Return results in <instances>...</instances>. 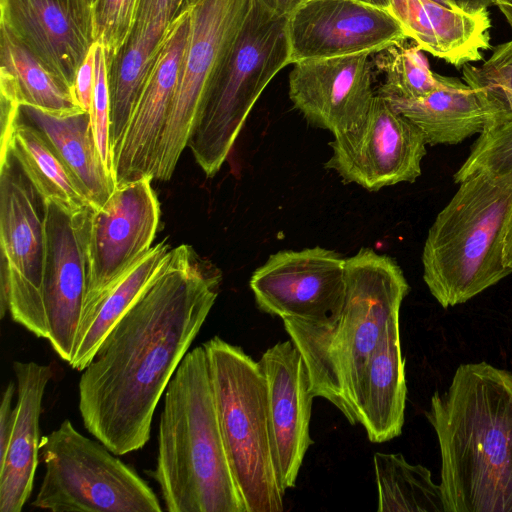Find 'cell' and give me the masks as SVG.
Masks as SVG:
<instances>
[{
  "label": "cell",
  "instance_id": "3",
  "mask_svg": "<svg viewBox=\"0 0 512 512\" xmlns=\"http://www.w3.org/2000/svg\"><path fill=\"white\" fill-rule=\"evenodd\" d=\"M408 292L395 260L363 247L346 259L344 302L332 324L282 319L304 360L314 396L332 403L352 425L358 423L353 398L364 367L399 318Z\"/></svg>",
  "mask_w": 512,
  "mask_h": 512
},
{
  "label": "cell",
  "instance_id": "12",
  "mask_svg": "<svg viewBox=\"0 0 512 512\" xmlns=\"http://www.w3.org/2000/svg\"><path fill=\"white\" fill-rule=\"evenodd\" d=\"M426 145L421 129L376 94L363 122L329 143L332 155L325 167L344 183L377 191L414 182L421 175Z\"/></svg>",
  "mask_w": 512,
  "mask_h": 512
},
{
  "label": "cell",
  "instance_id": "29",
  "mask_svg": "<svg viewBox=\"0 0 512 512\" xmlns=\"http://www.w3.org/2000/svg\"><path fill=\"white\" fill-rule=\"evenodd\" d=\"M378 512H445L440 484L428 468L410 464L401 453L373 457Z\"/></svg>",
  "mask_w": 512,
  "mask_h": 512
},
{
  "label": "cell",
  "instance_id": "31",
  "mask_svg": "<svg viewBox=\"0 0 512 512\" xmlns=\"http://www.w3.org/2000/svg\"><path fill=\"white\" fill-rule=\"evenodd\" d=\"M463 79L487 110L485 127L512 121V40L497 46L481 66L465 64Z\"/></svg>",
  "mask_w": 512,
  "mask_h": 512
},
{
  "label": "cell",
  "instance_id": "14",
  "mask_svg": "<svg viewBox=\"0 0 512 512\" xmlns=\"http://www.w3.org/2000/svg\"><path fill=\"white\" fill-rule=\"evenodd\" d=\"M288 36L291 64L379 53L409 39L390 10L358 0H301L288 14Z\"/></svg>",
  "mask_w": 512,
  "mask_h": 512
},
{
  "label": "cell",
  "instance_id": "42",
  "mask_svg": "<svg viewBox=\"0 0 512 512\" xmlns=\"http://www.w3.org/2000/svg\"><path fill=\"white\" fill-rule=\"evenodd\" d=\"M358 1L378 7V8L389 10L391 0H358Z\"/></svg>",
  "mask_w": 512,
  "mask_h": 512
},
{
  "label": "cell",
  "instance_id": "15",
  "mask_svg": "<svg viewBox=\"0 0 512 512\" xmlns=\"http://www.w3.org/2000/svg\"><path fill=\"white\" fill-rule=\"evenodd\" d=\"M190 15L181 8L169 24L160 49L113 156L116 186L151 177L167 122L187 42Z\"/></svg>",
  "mask_w": 512,
  "mask_h": 512
},
{
  "label": "cell",
  "instance_id": "30",
  "mask_svg": "<svg viewBox=\"0 0 512 512\" xmlns=\"http://www.w3.org/2000/svg\"><path fill=\"white\" fill-rule=\"evenodd\" d=\"M375 64L384 75L378 94L419 99L441 85L442 75L434 73L422 50L403 41L378 53Z\"/></svg>",
  "mask_w": 512,
  "mask_h": 512
},
{
  "label": "cell",
  "instance_id": "16",
  "mask_svg": "<svg viewBox=\"0 0 512 512\" xmlns=\"http://www.w3.org/2000/svg\"><path fill=\"white\" fill-rule=\"evenodd\" d=\"M369 53L304 59L293 63L289 98L313 126L334 136L357 128L375 94Z\"/></svg>",
  "mask_w": 512,
  "mask_h": 512
},
{
  "label": "cell",
  "instance_id": "9",
  "mask_svg": "<svg viewBox=\"0 0 512 512\" xmlns=\"http://www.w3.org/2000/svg\"><path fill=\"white\" fill-rule=\"evenodd\" d=\"M0 247V318L8 312L47 339L44 203L9 151L0 155Z\"/></svg>",
  "mask_w": 512,
  "mask_h": 512
},
{
  "label": "cell",
  "instance_id": "22",
  "mask_svg": "<svg viewBox=\"0 0 512 512\" xmlns=\"http://www.w3.org/2000/svg\"><path fill=\"white\" fill-rule=\"evenodd\" d=\"M407 398L405 360L399 318L387 328L354 392L353 404L373 443L389 441L402 432Z\"/></svg>",
  "mask_w": 512,
  "mask_h": 512
},
{
  "label": "cell",
  "instance_id": "39",
  "mask_svg": "<svg viewBox=\"0 0 512 512\" xmlns=\"http://www.w3.org/2000/svg\"><path fill=\"white\" fill-rule=\"evenodd\" d=\"M268 8L280 15H288L300 0H261Z\"/></svg>",
  "mask_w": 512,
  "mask_h": 512
},
{
  "label": "cell",
  "instance_id": "28",
  "mask_svg": "<svg viewBox=\"0 0 512 512\" xmlns=\"http://www.w3.org/2000/svg\"><path fill=\"white\" fill-rule=\"evenodd\" d=\"M165 32L166 30L153 26L134 28L125 46L107 66L112 163Z\"/></svg>",
  "mask_w": 512,
  "mask_h": 512
},
{
  "label": "cell",
  "instance_id": "40",
  "mask_svg": "<svg viewBox=\"0 0 512 512\" xmlns=\"http://www.w3.org/2000/svg\"><path fill=\"white\" fill-rule=\"evenodd\" d=\"M504 261L506 266L512 270V210L504 236Z\"/></svg>",
  "mask_w": 512,
  "mask_h": 512
},
{
  "label": "cell",
  "instance_id": "43",
  "mask_svg": "<svg viewBox=\"0 0 512 512\" xmlns=\"http://www.w3.org/2000/svg\"><path fill=\"white\" fill-rule=\"evenodd\" d=\"M434 1H436V2H438L440 4H443V5H445V6L449 7V8L457 9L449 0H434ZM457 10H459V9H457Z\"/></svg>",
  "mask_w": 512,
  "mask_h": 512
},
{
  "label": "cell",
  "instance_id": "18",
  "mask_svg": "<svg viewBox=\"0 0 512 512\" xmlns=\"http://www.w3.org/2000/svg\"><path fill=\"white\" fill-rule=\"evenodd\" d=\"M267 389L272 447L282 487L296 480L309 447L312 400L315 398L304 360L291 340L267 349L258 361Z\"/></svg>",
  "mask_w": 512,
  "mask_h": 512
},
{
  "label": "cell",
  "instance_id": "7",
  "mask_svg": "<svg viewBox=\"0 0 512 512\" xmlns=\"http://www.w3.org/2000/svg\"><path fill=\"white\" fill-rule=\"evenodd\" d=\"M289 64L288 15L277 14L261 0H253L188 139L187 147L206 177L220 170L255 102L272 78Z\"/></svg>",
  "mask_w": 512,
  "mask_h": 512
},
{
  "label": "cell",
  "instance_id": "38",
  "mask_svg": "<svg viewBox=\"0 0 512 512\" xmlns=\"http://www.w3.org/2000/svg\"><path fill=\"white\" fill-rule=\"evenodd\" d=\"M457 9L475 14L484 11L491 5V0H449Z\"/></svg>",
  "mask_w": 512,
  "mask_h": 512
},
{
  "label": "cell",
  "instance_id": "13",
  "mask_svg": "<svg viewBox=\"0 0 512 512\" xmlns=\"http://www.w3.org/2000/svg\"><path fill=\"white\" fill-rule=\"evenodd\" d=\"M345 263L335 251L312 247L269 256L250 278L263 312L312 324H332L345 297Z\"/></svg>",
  "mask_w": 512,
  "mask_h": 512
},
{
  "label": "cell",
  "instance_id": "5",
  "mask_svg": "<svg viewBox=\"0 0 512 512\" xmlns=\"http://www.w3.org/2000/svg\"><path fill=\"white\" fill-rule=\"evenodd\" d=\"M512 210V169L465 177L437 214L422 253L423 279L443 308L463 304L512 273L504 236Z\"/></svg>",
  "mask_w": 512,
  "mask_h": 512
},
{
  "label": "cell",
  "instance_id": "44",
  "mask_svg": "<svg viewBox=\"0 0 512 512\" xmlns=\"http://www.w3.org/2000/svg\"><path fill=\"white\" fill-rule=\"evenodd\" d=\"M97 0H89V2L91 3V5H93Z\"/></svg>",
  "mask_w": 512,
  "mask_h": 512
},
{
  "label": "cell",
  "instance_id": "23",
  "mask_svg": "<svg viewBox=\"0 0 512 512\" xmlns=\"http://www.w3.org/2000/svg\"><path fill=\"white\" fill-rule=\"evenodd\" d=\"M19 114L45 137L92 206H102L116 182L99 152L90 112L60 115L22 105Z\"/></svg>",
  "mask_w": 512,
  "mask_h": 512
},
{
  "label": "cell",
  "instance_id": "25",
  "mask_svg": "<svg viewBox=\"0 0 512 512\" xmlns=\"http://www.w3.org/2000/svg\"><path fill=\"white\" fill-rule=\"evenodd\" d=\"M171 246L165 240L143 253L83 309L69 365L83 371L114 325L153 282Z\"/></svg>",
  "mask_w": 512,
  "mask_h": 512
},
{
  "label": "cell",
  "instance_id": "21",
  "mask_svg": "<svg viewBox=\"0 0 512 512\" xmlns=\"http://www.w3.org/2000/svg\"><path fill=\"white\" fill-rule=\"evenodd\" d=\"M389 10L422 51L461 67L490 47L488 10L475 14L434 0H391Z\"/></svg>",
  "mask_w": 512,
  "mask_h": 512
},
{
  "label": "cell",
  "instance_id": "20",
  "mask_svg": "<svg viewBox=\"0 0 512 512\" xmlns=\"http://www.w3.org/2000/svg\"><path fill=\"white\" fill-rule=\"evenodd\" d=\"M17 403L15 421L4 457L0 460V512H20L29 499L39 462L40 415L49 365L13 362Z\"/></svg>",
  "mask_w": 512,
  "mask_h": 512
},
{
  "label": "cell",
  "instance_id": "24",
  "mask_svg": "<svg viewBox=\"0 0 512 512\" xmlns=\"http://www.w3.org/2000/svg\"><path fill=\"white\" fill-rule=\"evenodd\" d=\"M0 62L2 121L15 120L22 105L60 115L83 110L74 89L48 70L2 24Z\"/></svg>",
  "mask_w": 512,
  "mask_h": 512
},
{
  "label": "cell",
  "instance_id": "1",
  "mask_svg": "<svg viewBox=\"0 0 512 512\" xmlns=\"http://www.w3.org/2000/svg\"><path fill=\"white\" fill-rule=\"evenodd\" d=\"M220 270L188 244L107 334L79 380L85 428L117 456L150 438L158 402L211 311Z\"/></svg>",
  "mask_w": 512,
  "mask_h": 512
},
{
  "label": "cell",
  "instance_id": "10",
  "mask_svg": "<svg viewBox=\"0 0 512 512\" xmlns=\"http://www.w3.org/2000/svg\"><path fill=\"white\" fill-rule=\"evenodd\" d=\"M253 0H188L187 42L153 177L168 181L187 147L199 109L219 77Z\"/></svg>",
  "mask_w": 512,
  "mask_h": 512
},
{
  "label": "cell",
  "instance_id": "45",
  "mask_svg": "<svg viewBox=\"0 0 512 512\" xmlns=\"http://www.w3.org/2000/svg\"><path fill=\"white\" fill-rule=\"evenodd\" d=\"M301 1V0H300Z\"/></svg>",
  "mask_w": 512,
  "mask_h": 512
},
{
  "label": "cell",
  "instance_id": "17",
  "mask_svg": "<svg viewBox=\"0 0 512 512\" xmlns=\"http://www.w3.org/2000/svg\"><path fill=\"white\" fill-rule=\"evenodd\" d=\"M0 24L48 70L74 89L95 42L89 0H0Z\"/></svg>",
  "mask_w": 512,
  "mask_h": 512
},
{
  "label": "cell",
  "instance_id": "33",
  "mask_svg": "<svg viewBox=\"0 0 512 512\" xmlns=\"http://www.w3.org/2000/svg\"><path fill=\"white\" fill-rule=\"evenodd\" d=\"M480 168L494 171L512 169V121L483 129L467 159L454 174L455 183L459 184L465 177Z\"/></svg>",
  "mask_w": 512,
  "mask_h": 512
},
{
  "label": "cell",
  "instance_id": "2",
  "mask_svg": "<svg viewBox=\"0 0 512 512\" xmlns=\"http://www.w3.org/2000/svg\"><path fill=\"white\" fill-rule=\"evenodd\" d=\"M425 416L441 454L445 512H512V373L461 364Z\"/></svg>",
  "mask_w": 512,
  "mask_h": 512
},
{
  "label": "cell",
  "instance_id": "37",
  "mask_svg": "<svg viewBox=\"0 0 512 512\" xmlns=\"http://www.w3.org/2000/svg\"><path fill=\"white\" fill-rule=\"evenodd\" d=\"M15 385L10 382L2 395L0 405V460L4 457L15 421V407L12 408V399Z\"/></svg>",
  "mask_w": 512,
  "mask_h": 512
},
{
  "label": "cell",
  "instance_id": "19",
  "mask_svg": "<svg viewBox=\"0 0 512 512\" xmlns=\"http://www.w3.org/2000/svg\"><path fill=\"white\" fill-rule=\"evenodd\" d=\"M46 257L43 300L48 338L66 362L72 356L87 288L86 261L78 212L44 203Z\"/></svg>",
  "mask_w": 512,
  "mask_h": 512
},
{
  "label": "cell",
  "instance_id": "41",
  "mask_svg": "<svg viewBox=\"0 0 512 512\" xmlns=\"http://www.w3.org/2000/svg\"><path fill=\"white\" fill-rule=\"evenodd\" d=\"M491 5H497L512 29V0H491Z\"/></svg>",
  "mask_w": 512,
  "mask_h": 512
},
{
  "label": "cell",
  "instance_id": "27",
  "mask_svg": "<svg viewBox=\"0 0 512 512\" xmlns=\"http://www.w3.org/2000/svg\"><path fill=\"white\" fill-rule=\"evenodd\" d=\"M7 151L43 203H56L73 214L92 206L45 137L36 127L23 120L20 114L8 139L0 145V155Z\"/></svg>",
  "mask_w": 512,
  "mask_h": 512
},
{
  "label": "cell",
  "instance_id": "36",
  "mask_svg": "<svg viewBox=\"0 0 512 512\" xmlns=\"http://www.w3.org/2000/svg\"><path fill=\"white\" fill-rule=\"evenodd\" d=\"M95 51L96 43L94 42L88 55L78 69L74 83V92L79 105L87 112H90L92 107L95 80Z\"/></svg>",
  "mask_w": 512,
  "mask_h": 512
},
{
  "label": "cell",
  "instance_id": "35",
  "mask_svg": "<svg viewBox=\"0 0 512 512\" xmlns=\"http://www.w3.org/2000/svg\"><path fill=\"white\" fill-rule=\"evenodd\" d=\"M182 0H142L136 27H158L166 30L178 14Z\"/></svg>",
  "mask_w": 512,
  "mask_h": 512
},
{
  "label": "cell",
  "instance_id": "26",
  "mask_svg": "<svg viewBox=\"0 0 512 512\" xmlns=\"http://www.w3.org/2000/svg\"><path fill=\"white\" fill-rule=\"evenodd\" d=\"M381 96L421 129L428 145L458 144L480 134L488 120L478 94L454 77L442 76L441 85L423 98Z\"/></svg>",
  "mask_w": 512,
  "mask_h": 512
},
{
  "label": "cell",
  "instance_id": "6",
  "mask_svg": "<svg viewBox=\"0 0 512 512\" xmlns=\"http://www.w3.org/2000/svg\"><path fill=\"white\" fill-rule=\"evenodd\" d=\"M203 347L225 450L246 512H282L286 490L274 459L259 362L218 336Z\"/></svg>",
  "mask_w": 512,
  "mask_h": 512
},
{
  "label": "cell",
  "instance_id": "4",
  "mask_svg": "<svg viewBox=\"0 0 512 512\" xmlns=\"http://www.w3.org/2000/svg\"><path fill=\"white\" fill-rule=\"evenodd\" d=\"M155 468L169 512H246L225 450L206 351H188L165 393Z\"/></svg>",
  "mask_w": 512,
  "mask_h": 512
},
{
  "label": "cell",
  "instance_id": "34",
  "mask_svg": "<svg viewBox=\"0 0 512 512\" xmlns=\"http://www.w3.org/2000/svg\"><path fill=\"white\" fill-rule=\"evenodd\" d=\"M95 43V80L90 114L99 152L106 167L111 173H113L112 153L109 138L110 99L108 68L103 45L98 41H95Z\"/></svg>",
  "mask_w": 512,
  "mask_h": 512
},
{
  "label": "cell",
  "instance_id": "8",
  "mask_svg": "<svg viewBox=\"0 0 512 512\" xmlns=\"http://www.w3.org/2000/svg\"><path fill=\"white\" fill-rule=\"evenodd\" d=\"M45 472L32 506L52 512H160V502L138 473L99 440L65 419L43 436Z\"/></svg>",
  "mask_w": 512,
  "mask_h": 512
},
{
  "label": "cell",
  "instance_id": "32",
  "mask_svg": "<svg viewBox=\"0 0 512 512\" xmlns=\"http://www.w3.org/2000/svg\"><path fill=\"white\" fill-rule=\"evenodd\" d=\"M142 0H97L92 5L95 41L100 42L109 66L129 40Z\"/></svg>",
  "mask_w": 512,
  "mask_h": 512
},
{
  "label": "cell",
  "instance_id": "11",
  "mask_svg": "<svg viewBox=\"0 0 512 512\" xmlns=\"http://www.w3.org/2000/svg\"><path fill=\"white\" fill-rule=\"evenodd\" d=\"M152 180L116 186L102 206L78 212L87 275L83 309L153 246L161 210Z\"/></svg>",
  "mask_w": 512,
  "mask_h": 512
}]
</instances>
